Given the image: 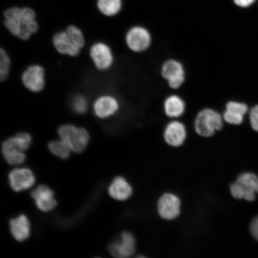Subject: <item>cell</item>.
I'll list each match as a JSON object with an SVG mask.
<instances>
[{"mask_svg": "<svg viewBox=\"0 0 258 258\" xmlns=\"http://www.w3.org/2000/svg\"><path fill=\"white\" fill-rule=\"evenodd\" d=\"M5 25L13 35L22 40H28L38 30L35 14L30 8H14L5 13Z\"/></svg>", "mask_w": 258, "mask_h": 258, "instance_id": "cell-1", "label": "cell"}, {"mask_svg": "<svg viewBox=\"0 0 258 258\" xmlns=\"http://www.w3.org/2000/svg\"><path fill=\"white\" fill-rule=\"evenodd\" d=\"M224 125L222 115L211 108H203L196 113L192 127L195 134L203 138H211L220 131Z\"/></svg>", "mask_w": 258, "mask_h": 258, "instance_id": "cell-2", "label": "cell"}, {"mask_svg": "<svg viewBox=\"0 0 258 258\" xmlns=\"http://www.w3.org/2000/svg\"><path fill=\"white\" fill-rule=\"evenodd\" d=\"M53 42L59 53L72 56L78 55L85 44L82 32L74 26H70L66 31L54 35Z\"/></svg>", "mask_w": 258, "mask_h": 258, "instance_id": "cell-3", "label": "cell"}, {"mask_svg": "<svg viewBox=\"0 0 258 258\" xmlns=\"http://www.w3.org/2000/svg\"><path fill=\"white\" fill-rule=\"evenodd\" d=\"M159 72L161 78L173 91L182 89L186 82L185 66L176 58L169 57L164 60L161 64Z\"/></svg>", "mask_w": 258, "mask_h": 258, "instance_id": "cell-4", "label": "cell"}, {"mask_svg": "<svg viewBox=\"0 0 258 258\" xmlns=\"http://www.w3.org/2000/svg\"><path fill=\"white\" fill-rule=\"evenodd\" d=\"M32 138L30 134L19 133L10 138L2 145V153L6 161L12 165H19L26 160L24 151L30 148Z\"/></svg>", "mask_w": 258, "mask_h": 258, "instance_id": "cell-5", "label": "cell"}, {"mask_svg": "<svg viewBox=\"0 0 258 258\" xmlns=\"http://www.w3.org/2000/svg\"><path fill=\"white\" fill-rule=\"evenodd\" d=\"M153 35L149 29L143 25H134L125 31L124 43L131 53L144 54L149 51L153 44Z\"/></svg>", "mask_w": 258, "mask_h": 258, "instance_id": "cell-6", "label": "cell"}, {"mask_svg": "<svg viewBox=\"0 0 258 258\" xmlns=\"http://www.w3.org/2000/svg\"><path fill=\"white\" fill-rule=\"evenodd\" d=\"M60 140L75 153H82L86 150L90 141V135L86 129L74 125L66 124L58 129Z\"/></svg>", "mask_w": 258, "mask_h": 258, "instance_id": "cell-7", "label": "cell"}, {"mask_svg": "<svg viewBox=\"0 0 258 258\" xmlns=\"http://www.w3.org/2000/svg\"><path fill=\"white\" fill-rule=\"evenodd\" d=\"M156 211L162 220L173 221L182 214V201L177 194L172 191L164 192L159 196L156 202Z\"/></svg>", "mask_w": 258, "mask_h": 258, "instance_id": "cell-8", "label": "cell"}, {"mask_svg": "<svg viewBox=\"0 0 258 258\" xmlns=\"http://www.w3.org/2000/svg\"><path fill=\"white\" fill-rule=\"evenodd\" d=\"M162 137L167 146L172 148H181L188 140V128L181 119L169 120L164 125Z\"/></svg>", "mask_w": 258, "mask_h": 258, "instance_id": "cell-9", "label": "cell"}, {"mask_svg": "<svg viewBox=\"0 0 258 258\" xmlns=\"http://www.w3.org/2000/svg\"><path fill=\"white\" fill-rule=\"evenodd\" d=\"M230 191L233 198L244 199L252 202L258 192V177L251 173H244L238 176L236 182L230 186Z\"/></svg>", "mask_w": 258, "mask_h": 258, "instance_id": "cell-10", "label": "cell"}, {"mask_svg": "<svg viewBox=\"0 0 258 258\" xmlns=\"http://www.w3.org/2000/svg\"><path fill=\"white\" fill-rule=\"evenodd\" d=\"M93 108L97 117L101 120H108L115 117L120 112L122 104L117 96L111 93H105L95 100Z\"/></svg>", "mask_w": 258, "mask_h": 258, "instance_id": "cell-11", "label": "cell"}, {"mask_svg": "<svg viewBox=\"0 0 258 258\" xmlns=\"http://www.w3.org/2000/svg\"><path fill=\"white\" fill-rule=\"evenodd\" d=\"M90 56L96 69L105 72L114 66L115 57L112 48L104 42H97L90 48Z\"/></svg>", "mask_w": 258, "mask_h": 258, "instance_id": "cell-12", "label": "cell"}, {"mask_svg": "<svg viewBox=\"0 0 258 258\" xmlns=\"http://www.w3.org/2000/svg\"><path fill=\"white\" fill-rule=\"evenodd\" d=\"M137 250V240L131 232H121L117 240L108 246L109 254L115 258H129L134 256Z\"/></svg>", "mask_w": 258, "mask_h": 258, "instance_id": "cell-13", "label": "cell"}, {"mask_svg": "<svg viewBox=\"0 0 258 258\" xmlns=\"http://www.w3.org/2000/svg\"><path fill=\"white\" fill-rule=\"evenodd\" d=\"M185 99L177 93L167 95L163 99L162 110L163 114L169 120L181 119L187 111Z\"/></svg>", "mask_w": 258, "mask_h": 258, "instance_id": "cell-14", "label": "cell"}, {"mask_svg": "<svg viewBox=\"0 0 258 258\" xmlns=\"http://www.w3.org/2000/svg\"><path fill=\"white\" fill-rule=\"evenodd\" d=\"M108 195L115 201L125 202L134 195L133 185L126 177L117 176L114 177L108 186Z\"/></svg>", "mask_w": 258, "mask_h": 258, "instance_id": "cell-15", "label": "cell"}, {"mask_svg": "<svg viewBox=\"0 0 258 258\" xmlns=\"http://www.w3.org/2000/svg\"><path fill=\"white\" fill-rule=\"evenodd\" d=\"M10 185L14 191L21 192L34 185L35 177L32 171L28 168H16L9 173Z\"/></svg>", "mask_w": 258, "mask_h": 258, "instance_id": "cell-16", "label": "cell"}, {"mask_svg": "<svg viewBox=\"0 0 258 258\" xmlns=\"http://www.w3.org/2000/svg\"><path fill=\"white\" fill-rule=\"evenodd\" d=\"M22 80L28 89L33 92H39L44 87V69L37 64L29 67L22 74Z\"/></svg>", "mask_w": 258, "mask_h": 258, "instance_id": "cell-17", "label": "cell"}, {"mask_svg": "<svg viewBox=\"0 0 258 258\" xmlns=\"http://www.w3.org/2000/svg\"><path fill=\"white\" fill-rule=\"evenodd\" d=\"M31 197L38 209L42 212L52 211L57 205V202L54 198V192L47 186H38L31 192Z\"/></svg>", "mask_w": 258, "mask_h": 258, "instance_id": "cell-18", "label": "cell"}, {"mask_svg": "<svg viewBox=\"0 0 258 258\" xmlns=\"http://www.w3.org/2000/svg\"><path fill=\"white\" fill-rule=\"evenodd\" d=\"M11 233L18 241L27 240L30 235V223L27 216L21 215L10 222Z\"/></svg>", "mask_w": 258, "mask_h": 258, "instance_id": "cell-19", "label": "cell"}, {"mask_svg": "<svg viewBox=\"0 0 258 258\" xmlns=\"http://www.w3.org/2000/svg\"><path fill=\"white\" fill-rule=\"evenodd\" d=\"M121 0H98V8L103 15L109 17L117 15L121 9Z\"/></svg>", "mask_w": 258, "mask_h": 258, "instance_id": "cell-20", "label": "cell"}, {"mask_svg": "<svg viewBox=\"0 0 258 258\" xmlns=\"http://www.w3.org/2000/svg\"><path fill=\"white\" fill-rule=\"evenodd\" d=\"M48 147L51 153L61 159H69L72 152L67 145L61 140L50 142Z\"/></svg>", "mask_w": 258, "mask_h": 258, "instance_id": "cell-21", "label": "cell"}, {"mask_svg": "<svg viewBox=\"0 0 258 258\" xmlns=\"http://www.w3.org/2000/svg\"><path fill=\"white\" fill-rule=\"evenodd\" d=\"M11 60L5 50L0 47V82L5 80L9 76Z\"/></svg>", "mask_w": 258, "mask_h": 258, "instance_id": "cell-22", "label": "cell"}, {"mask_svg": "<svg viewBox=\"0 0 258 258\" xmlns=\"http://www.w3.org/2000/svg\"><path fill=\"white\" fill-rule=\"evenodd\" d=\"M72 108L77 114H83L88 110V102L85 96L77 95L72 99Z\"/></svg>", "mask_w": 258, "mask_h": 258, "instance_id": "cell-23", "label": "cell"}, {"mask_svg": "<svg viewBox=\"0 0 258 258\" xmlns=\"http://www.w3.org/2000/svg\"><path fill=\"white\" fill-rule=\"evenodd\" d=\"M225 109L243 116L246 115L249 111V108L246 104L235 101L228 102L225 105Z\"/></svg>", "mask_w": 258, "mask_h": 258, "instance_id": "cell-24", "label": "cell"}, {"mask_svg": "<svg viewBox=\"0 0 258 258\" xmlns=\"http://www.w3.org/2000/svg\"><path fill=\"white\" fill-rule=\"evenodd\" d=\"M222 115L224 121L230 124L239 125L243 122L244 120V116L235 114V113L226 110V109Z\"/></svg>", "mask_w": 258, "mask_h": 258, "instance_id": "cell-25", "label": "cell"}, {"mask_svg": "<svg viewBox=\"0 0 258 258\" xmlns=\"http://www.w3.org/2000/svg\"><path fill=\"white\" fill-rule=\"evenodd\" d=\"M250 121L253 130L258 132V105L254 106L250 111Z\"/></svg>", "mask_w": 258, "mask_h": 258, "instance_id": "cell-26", "label": "cell"}, {"mask_svg": "<svg viewBox=\"0 0 258 258\" xmlns=\"http://www.w3.org/2000/svg\"><path fill=\"white\" fill-rule=\"evenodd\" d=\"M250 231L253 237L258 240V217L253 219L250 224Z\"/></svg>", "mask_w": 258, "mask_h": 258, "instance_id": "cell-27", "label": "cell"}, {"mask_svg": "<svg viewBox=\"0 0 258 258\" xmlns=\"http://www.w3.org/2000/svg\"><path fill=\"white\" fill-rule=\"evenodd\" d=\"M255 1L256 0H234V3L239 7L247 8Z\"/></svg>", "mask_w": 258, "mask_h": 258, "instance_id": "cell-28", "label": "cell"}]
</instances>
